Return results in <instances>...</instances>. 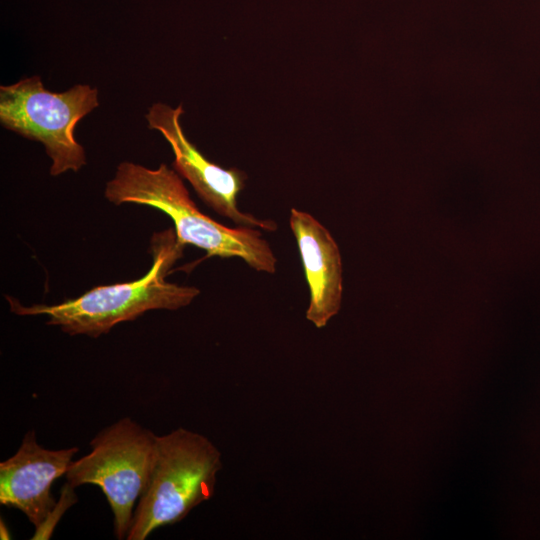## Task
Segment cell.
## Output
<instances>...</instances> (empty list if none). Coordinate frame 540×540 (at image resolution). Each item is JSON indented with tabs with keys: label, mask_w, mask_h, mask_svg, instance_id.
I'll return each mask as SVG.
<instances>
[{
	"label": "cell",
	"mask_w": 540,
	"mask_h": 540,
	"mask_svg": "<svg viewBox=\"0 0 540 540\" xmlns=\"http://www.w3.org/2000/svg\"><path fill=\"white\" fill-rule=\"evenodd\" d=\"M183 246L171 230L152 238V266L137 280L100 285L81 296L59 304L24 306L5 296L13 313L21 316L44 315L47 325L58 326L69 335L97 338L115 325L133 321L150 310H177L189 305L200 293L193 286L166 281L170 267L181 256Z\"/></svg>",
	"instance_id": "cell-1"
},
{
	"label": "cell",
	"mask_w": 540,
	"mask_h": 540,
	"mask_svg": "<svg viewBox=\"0 0 540 540\" xmlns=\"http://www.w3.org/2000/svg\"><path fill=\"white\" fill-rule=\"evenodd\" d=\"M105 198L119 206L135 203L162 211L174 223L177 241L208 256L238 257L256 271L275 273L277 259L259 230L229 228L202 213L179 174L162 163L156 169L124 161L106 183Z\"/></svg>",
	"instance_id": "cell-2"
},
{
	"label": "cell",
	"mask_w": 540,
	"mask_h": 540,
	"mask_svg": "<svg viewBox=\"0 0 540 540\" xmlns=\"http://www.w3.org/2000/svg\"><path fill=\"white\" fill-rule=\"evenodd\" d=\"M221 468L220 451L202 434L180 427L157 436L151 474L126 539L144 540L181 521L213 496Z\"/></svg>",
	"instance_id": "cell-3"
},
{
	"label": "cell",
	"mask_w": 540,
	"mask_h": 540,
	"mask_svg": "<svg viewBox=\"0 0 540 540\" xmlns=\"http://www.w3.org/2000/svg\"><path fill=\"white\" fill-rule=\"evenodd\" d=\"M99 106L98 90L76 84L64 92L44 87L38 75L0 86V123L24 138L42 143L51 159L50 174L77 172L86 164L75 138L78 122Z\"/></svg>",
	"instance_id": "cell-4"
},
{
	"label": "cell",
	"mask_w": 540,
	"mask_h": 540,
	"mask_svg": "<svg viewBox=\"0 0 540 540\" xmlns=\"http://www.w3.org/2000/svg\"><path fill=\"white\" fill-rule=\"evenodd\" d=\"M157 436L130 417L105 427L90 441L91 451L72 461L67 484H94L101 488L114 517V534L126 539L134 506L148 483Z\"/></svg>",
	"instance_id": "cell-5"
},
{
	"label": "cell",
	"mask_w": 540,
	"mask_h": 540,
	"mask_svg": "<svg viewBox=\"0 0 540 540\" xmlns=\"http://www.w3.org/2000/svg\"><path fill=\"white\" fill-rule=\"evenodd\" d=\"M182 104L172 108L157 102L148 110L145 118L148 128L162 134L174 154V170L192 185L198 196L221 216L242 227L275 231L272 220H261L239 210L238 195L245 186L246 174L237 168L225 169L208 160L186 137L181 116Z\"/></svg>",
	"instance_id": "cell-6"
},
{
	"label": "cell",
	"mask_w": 540,
	"mask_h": 540,
	"mask_svg": "<svg viewBox=\"0 0 540 540\" xmlns=\"http://www.w3.org/2000/svg\"><path fill=\"white\" fill-rule=\"evenodd\" d=\"M78 451L77 446L44 448L33 430L26 432L17 452L0 463V504L20 510L39 530L57 507L52 485Z\"/></svg>",
	"instance_id": "cell-7"
},
{
	"label": "cell",
	"mask_w": 540,
	"mask_h": 540,
	"mask_svg": "<svg viewBox=\"0 0 540 540\" xmlns=\"http://www.w3.org/2000/svg\"><path fill=\"white\" fill-rule=\"evenodd\" d=\"M289 224L309 288L306 318L315 327L323 328L341 307L343 278L340 251L327 228L311 214L292 208Z\"/></svg>",
	"instance_id": "cell-8"
},
{
	"label": "cell",
	"mask_w": 540,
	"mask_h": 540,
	"mask_svg": "<svg viewBox=\"0 0 540 540\" xmlns=\"http://www.w3.org/2000/svg\"><path fill=\"white\" fill-rule=\"evenodd\" d=\"M0 527H1V529H0L1 530V533H0L1 539H10L11 538L10 534H9V532L7 530V527H6V525H5V523L3 522L2 519H1V522H0Z\"/></svg>",
	"instance_id": "cell-9"
}]
</instances>
